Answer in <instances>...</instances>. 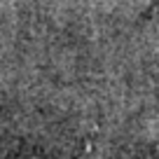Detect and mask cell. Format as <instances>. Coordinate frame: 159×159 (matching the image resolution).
Wrapping results in <instances>:
<instances>
[{"label":"cell","mask_w":159,"mask_h":159,"mask_svg":"<svg viewBox=\"0 0 159 159\" xmlns=\"http://www.w3.org/2000/svg\"><path fill=\"white\" fill-rule=\"evenodd\" d=\"M154 10H159V0H154Z\"/></svg>","instance_id":"cell-1"}]
</instances>
